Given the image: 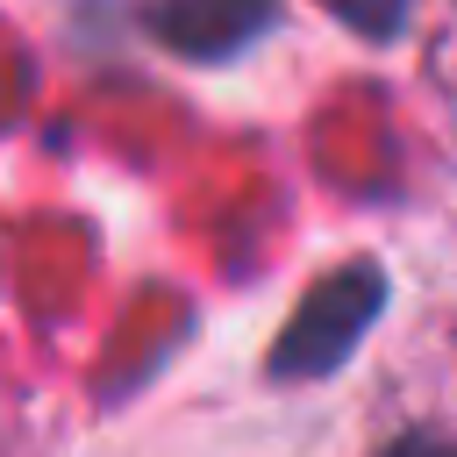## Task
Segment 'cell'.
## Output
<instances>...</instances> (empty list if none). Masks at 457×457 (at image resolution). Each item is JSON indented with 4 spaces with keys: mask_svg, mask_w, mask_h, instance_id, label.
<instances>
[{
    "mask_svg": "<svg viewBox=\"0 0 457 457\" xmlns=\"http://www.w3.org/2000/svg\"><path fill=\"white\" fill-rule=\"evenodd\" d=\"M393 286H386V264L378 257H357L343 271H328L278 328V343L264 350V378L271 386H314V378H336L357 343L371 336V321L386 314Z\"/></svg>",
    "mask_w": 457,
    "mask_h": 457,
    "instance_id": "obj_1",
    "label": "cell"
},
{
    "mask_svg": "<svg viewBox=\"0 0 457 457\" xmlns=\"http://www.w3.org/2000/svg\"><path fill=\"white\" fill-rule=\"evenodd\" d=\"M386 457H457V443L450 436H400Z\"/></svg>",
    "mask_w": 457,
    "mask_h": 457,
    "instance_id": "obj_4",
    "label": "cell"
},
{
    "mask_svg": "<svg viewBox=\"0 0 457 457\" xmlns=\"http://www.w3.org/2000/svg\"><path fill=\"white\" fill-rule=\"evenodd\" d=\"M278 29V0H143V36L186 64H236Z\"/></svg>",
    "mask_w": 457,
    "mask_h": 457,
    "instance_id": "obj_2",
    "label": "cell"
},
{
    "mask_svg": "<svg viewBox=\"0 0 457 457\" xmlns=\"http://www.w3.org/2000/svg\"><path fill=\"white\" fill-rule=\"evenodd\" d=\"M350 36H364V43H393L400 29H407V7L414 0H321Z\"/></svg>",
    "mask_w": 457,
    "mask_h": 457,
    "instance_id": "obj_3",
    "label": "cell"
}]
</instances>
